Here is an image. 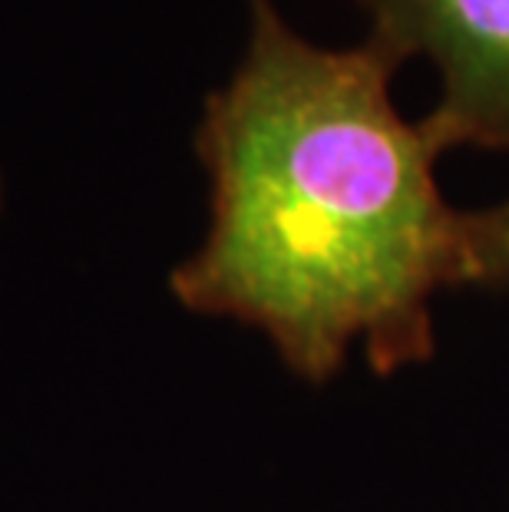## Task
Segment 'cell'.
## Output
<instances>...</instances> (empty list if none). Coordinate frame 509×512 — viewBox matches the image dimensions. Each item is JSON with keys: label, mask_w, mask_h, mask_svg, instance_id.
<instances>
[{"label": "cell", "mask_w": 509, "mask_h": 512, "mask_svg": "<svg viewBox=\"0 0 509 512\" xmlns=\"http://www.w3.org/2000/svg\"><path fill=\"white\" fill-rule=\"evenodd\" d=\"M397 67L427 60L440 96L424 126L440 152L509 149V0H361Z\"/></svg>", "instance_id": "cell-2"}, {"label": "cell", "mask_w": 509, "mask_h": 512, "mask_svg": "<svg viewBox=\"0 0 509 512\" xmlns=\"http://www.w3.org/2000/svg\"><path fill=\"white\" fill-rule=\"evenodd\" d=\"M0 209H4V176H0Z\"/></svg>", "instance_id": "cell-4"}, {"label": "cell", "mask_w": 509, "mask_h": 512, "mask_svg": "<svg viewBox=\"0 0 509 512\" xmlns=\"http://www.w3.org/2000/svg\"><path fill=\"white\" fill-rule=\"evenodd\" d=\"M394 73L374 43L318 47L252 0L242 60L196 129L209 228L172 268V298L258 331L311 387L354 354L377 377L430 364L437 298L467 278L443 152L394 106Z\"/></svg>", "instance_id": "cell-1"}, {"label": "cell", "mask_w": 509, "mask_h": 512, "mask_svg": "<svg viewBox=\"0 0 509 512\" xmlns=\"http://www.w3.org/2000/svg\"><path fill=\"white\" fill-rule=\"evenodd\" d=\"M467 278L463 288L509 294V195L486 209L463 212Z\"/></svg>", "instance_id": "cell-3"}]
</instances>
